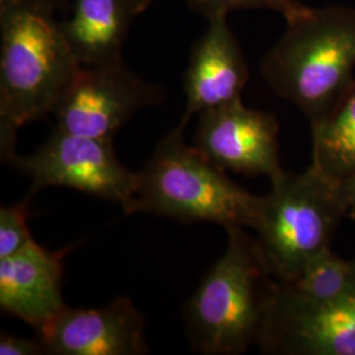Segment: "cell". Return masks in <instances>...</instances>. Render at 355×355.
Wrapping results in <instances>:
<instances>
[{
    "label": "cell",
    "mask_w": 355,
    "mask_h": 355,
    "mask_svg": "<svg viewBox=\"0 0 355 355\" xmlns=\"http://www.w3.org/2000/svg\"><path fill=\"white\" fill-rule=\"evenodd\" d=\"M80 64L46 0L0 10L1 159L15 154L16 133L53 114Z\"/></svg>",
    "instance_id": "1"
},
{
    "label": "cell",
    "mask_w": 355,
    "mask_h": 355,
    "mask_svg": "<svg viewBox=\"0 0 355 355\" xmlns=\"http://www.w3.org/2000/svg\"><path fill=\"white\" fill-rule=\"evenodd\" d=\"M355 7H308L267 51L262 76L313 123L354 85Z\"/></svg>",
    "instance_id": "2"
},
{
    "label": "cell",
    "mask_w": 355,
    "mask_h": 355,
    "mask_svg": "<svg viewBox=\"0 0 355 355\" xmlns=\"http://www.w3.org/2000/svg\"><path fill=\"white\" fill-rule=\"evenodd\" d=\"M224 254L199 283L184 309L195 353L240 355L257 345L272 282L257 239L243 227H228Z\"/></svg>",
    "instance_id": "3"
},
{
    "label": "cell",
    "mask_w": 355,
    "mask_h": 355,
    "mask_svg": "<svg viewBox=\"0 0 355 355\" xmlns=\"http://www.w3.org/2000/svg\"><path fill=\"white\" fill-rule=\"evenodd\" d=\"M180 120L157 144L139 173V183L127 215L152 214L186 224L214 223L254 228L261 205L255 196L230 180L183 137Z\"/></svg>",
    "instance_id": "4"
},
{
    "label": "cell",
    "mask_w": 355,
    "mask_h": 355,
    "mask_svg": "<svg viewBox=\"0 0 355 355\" xmlns=\"http://www.w3.org/2000/svg\"><path fill=\"white\" fill-rule=\"evenodd\" d=\"M347 214L337 182L313 165L272 180L270 192L261 196L253 230L274 278L296 279L313 257L329 249Z\"/></svg>",
    "instance_id": "5"
},
{
    "label": "cell",
    "mask_w": 355,
    "mask_h": 355,
    "mask_svg": "<svg viewBox=\"0 0 355 355\" xmlns=\"http://www.w3.org/2000/svg\"><path fill=\"white\" fill-rule=\"evenodd\" d=\"M114 140L66 133L55 128L49 140L28 157L7 161L31 179L35 193L45 187H67L119 204L127 214L139 183L116 157Z\"/></svg>",
    "instance_id": "6"
},
{
    "label": "cell",
    "mask_w": 355,
    "mask_h": 355,
    "mask_svg": "<svg viewBox=\"0 0 355 355\" xmlns=\"http://www.w3.org/2000/svg\"><path fill=\"white\" fill-rule=\"evenodd\" d=\"M257 346L265 354L355 355V278L328 303L305 299L274 280Z\"/></svg>",
    "instance_id": "7"
},
{
    "label": "cell",
    "mask_w": 355,
    "mask_h": 355,
    "mask_svg": "<svg viewBox=\"0 0 355 355\" xmlns=\"http://www.w3.org/2000/svg\"><path fill=\"white\" fill-rule=\"evenodd\" d=\"M159 96L157 87L133 74L123 61L79 66L53 114L62 132L114 140L133 114Z\"/></svg>",
    "instance_id": "8"
},
{
    "label": "cell",
    "mask_w": 355,
    "mask_h": 355,
    "mask_svg": "<svg viewBox=\"0 0 355 355\" xmlns=\"http://www.w3.org/2000/svg\"><path fill=\"white\" fill-rule=\"evenodd\" d=\"M279 124L272 114L246 107L241 98L199 114L195 146L224 171L284 175L279 158Z\"/></svg>",
    "instance_id": "9"
},
{
    "label": "cell",
    "mask_w": 355,
    "mask_h": 355,
    "mask_svg": "<svg viewBox=\"0 0 355 355\" xmlns=\"http://www.w3.org/2000/svg\"><path fill=\"white\" fill-rule=\"evenodd\" d=\"M46 354L145 355V318L133 302L116 297L102 308H69L37 333Z\"/></svg>",
    "instance_id": "10"
},
{
    "label": "cell",
    "mask_w": 355,
    "mask_h": 355,
    "mask_svg": "<svg viewBox=\"0 0 355 355\" xmlns=\"http://www.w3.org/2000/svg\"><path fill=\"white\" fill-rule=\"evenodd\" d=\"M248 80L249 69L227 16L208 20V28L191 51L184 74L186 111L182 120L189 123L193 114L240 99Z\"/></svg>",
    "instance_id": "11"
},
{
    "label": "cell",
    "mask_w": 355,
    "mask_h": 355,
    "mask_svg": "<svg viewBox=\"0 0 355 355\" xmlns=\"http://www.w3.org/2000/svg\"><path fill=\"white\" fill-rule=\"evenodd\" d=\"M64 252H49L35 241L0 259V309L40 333L66 304L62 296Z\"/></svg>",
    "instance_id": "12"
},
{
    "label": "cell",
    "mask_w": 355,
    "mask_h": 355,
    "mask_svg": "<svg viewBox=\"0 0 355 355\" xmlns=\"http://www.w3.org/2000/svg\"><path fill=\"white\" fill-rule=\"evenodd\" d=\"M136 16L128 0H74L61 26L80 66L116 64Z\"/></svg>",
    "instance_id": "13"
},
{
    "label": "cell",
    "mask_w": 355,
    "mask_h": 355,
    "mask_svg": "<svg viewBox=\"0 0 355 355\" xmlns=\"http://www.w3.org/2000/svg\"><path fill=\"white\" fill-rule=\"evenodd\" d=\"M311 165L336 182L355 173V82L337 105L311 123Z\"/></svg>",
    "instance_id": "14"
},
{
    "label": "cell",
    "mask_w": 355,
    "mask_h": 355,
    "mask_svg": "<svg viewBox=\"0 0 355 355\" xmlns=\"http://www.w3.org/2000/svg\"><path fill=\"white\" fill-rule=\"evenodd\" d=\"M354 278L355 261L340 258L329 248L313 257L297 278L286 284L305 299L328 303L347 291Z\"/></svg>",
    "instance_id": "15"
},
{
    "label": "cell",
    "mask_w": 355,
    "mask_h": 355,
    "mask_svg": "<svg viewBox=\"0 0 355 355\" xmlns=\"http://www.w3.org/2000/svg\"><path fill=\"white\" fill-rule=\"evenodd\" d=\"M184 3L207 20L228 16L234 10H268L280 13L288 23L308 10L302 0H184Z\"/></svg>",
    "instance_id": "16"
},
{
    "label": "cell",
    "mask_w": 355,
    "mask_h": 355,
    "mask_svg": "<svg viewBox=\"0 0 355 355\" xmlns=\"http://www.w3.org/2000/svg\"><path fill=\"white\" fill-rule=\"evenodd\" d=\"M28 202L0 208V259L20 253L35 242L28 227Z\"/></svg>",
    "instance_id": "17"
},
{
    "label": "cell",
    "mask_w": 355,
    "mask_h": 355,
    "mask_svg": "<svg viewBox=\"0 0 355 355\" xmlns=\"http://www.w3.org/2000/svg\"><path fill=\"white\" fill-rule=\"evenodd\" d=\"M46 354L42 343L37 340L23 338L19 336H0V355H41Z\"/></svg>",
    "instance_id": "18"
},
{
    "label": "cell",
    "mask_w": 355,
    "mask_h": 355,
    "mask_svg": "<svg viewBox=\"0 0 355 355\" xmlns=\"http://www.w3.org/2000/svg\"><path fill=\"white\" fill-rule=\"evenodd\" d=\"M337 184L349 211L355 208V173L337 180Z\"/></svg>",
    "instance_id": "19"
},
{
    "label": "cell",
    "mask_w": 355,
    "mask_h": 355,
    "mask_svg": "<svg viewBox=\"0 0 355 355\" xmlns=\"http://www.w3.org/2000/svg\"><path fill=\"white\" fill-rule=\"evenodd\" d=\"M128 3L130 4V7L133 8L136 15H140L149 7L152 0H128Z\"/></svg>",
    "instance_id": "20"
},
{
    "label": "cell",
    "mask_w": 355,
    "mask_h": 355,
    "mask_svg": "<svg viewBox=\"0 0 355 355\" xmlns=\"http://www.w3.org/2000/svg\"><path fill=\"white\" fill-rule=\"evenodd\" d=\"M20 0H0V10H6V8H8L10 6H12V4H16V3H19Z\"/></svg>",
    "instance_id": "21"
},
{
    "label": "cell",
    "mask_w": 355,
    "mask_h": 355,
    "mask_svg": "<svg viewBox=\"0 0 355 355\" xmlns=\"http://www.w3.org/2000/svg\"><path fill=\"white\" fill-rule=\"evenodd\" d=\"M347 217H350L352 220H354L355 221V208H353V209H350V211H349V214H347Z\"/></svg>",
    "instance_id": "22"
},
{
    "label": "cell",
    "mask_w": 355,
    "mask_h": 355,
    "mask_svg": "<svg viewBox=\"0 0 355 355\" xmlns=\"http://www.w3.org/2000/svg\"><path fill=\"white\" fill-rule=\"evenodd\" d=\"M46 1H48V3H51V6H53V4H54L57 0H46ZM58 1H60V0H58Z\"/></svg>",
    "instance_id": "23"
}]
</instances>
